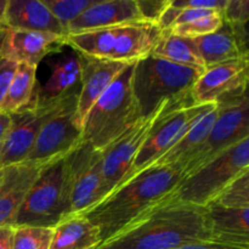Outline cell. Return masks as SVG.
Wrapping results in <instances>:
<instances>
[{"instance_id":"1","label":"cell","mask_w":249,"mask_h":249,"mask_svg":"<svg viewBox=\"0 0 249 249\" xmlns=\"http://www.w3.org/2000/svg\"><path fill=\"white\" fill-rule=\"evenodd\" d=\"M206 241H213L206 208L172 195L97 249H174Z\"/></svg>"},{"instance_id":"2","label":"cell","mask_w":249,"mask_h":249,"mask_svg":"<svg viewBox=\"0 0 249 249\" xmlns=\"http://www.w3.org/2000/svg\"><path fill=\"white\" fill-rule=\"evenodd\" d=\"M182 179L180 170L153 164L134 175L84 215L99 229L102 245L172 196Z\"/></svg>"},{"instance_id":"3","label":"cell","mask_w":249,"mask_h":249,"mask_svg":"<svg viewBox=\"0 0 249 249\" xmlns=\"http://www.w3.org/2000/svg\"><path fill=\"white\" fill-rule=\"evenodd\" d=\"M202 72L151 53L136 61L131 75V90L141 121L194 106L191 91Z\"/></svg>"},{"instance_id":"4","label":"cell","mask_w":249,"mask_h":249,"mask_svg":"<svg viewBox=\"0 0 249 249\" xmlns=\"http://www.w3.org/2000/svg\"><path fill=\"white\" fill-rule=\"evenodd\" d=\"M134 65L129 63L119 73L83 122L82 141L100 152L141 121L131 90Z\"/></svg>"},{"instance_id":"5","label":"cell","mask_w":249,"mask_h":249,"mask_svg":"<svg viewBox=\"0 0 249 249\" xmlns=\"http://www.w3.org/2000/svg\"><path fill=\"white\" fill-rule=\"evenodd\" d=\"M162 32L157 24L133 22L72 34L66 38V44L89 57L131 63L150 55Z\"/></svg>"},{"instance_id":"6","label":"cell","mask_w":249,"mask_h":249,"mask_svg":"<svg viewBox=\"0 0 249 249\" xmlns=\"http://www.w3.org/2000/svg\"><path fill=\"white\" fill-rule=\"evenodd\" d=\"M248 169L249 139H246L185 177L173 196L186 203L207 207L226 185Z\"/></svg>"},{"instance_id":"7","label":"cell","mask_w":249,"mask_h":249,"mask_svg":"<svg viewBox=\"0 0 249 249\" xmlns=\"http://www.w3.org/2000/svg\"><path fill=\"white\" fill-rule=\"evenodd\" d=\"M67 215L68 199L62 158L48 163L40 170L19 208L15 228L53 229Z\"/></svg>"},{"instance_id":"8","label":"cell","mask_w":249,"mask_h":249,"mask_svg":"<svg viewBox=\"0 0 249 249\" xmlns=\"http://www.w3.org/2000/svg\"><path fill=\"white\" fill-rule=\"evenodd\" d=\"M63 170L67 216L85 214L107 197L101 172V152L88 142L82 141L63 158Z\"/></svg>"},{"instance_id":"9","label":"cell","mask_w":249,"mask_h":249,"mask_svg":"<svg viewBox=\"0 0 249 249\" xmlns=\"http://www.w3.org/2000/svg\"><path fill=\"white\" fill-rule=\"evenodd\" d=\"M218 116L198 150L181 168L182 177L192 174L228 148L249 139L248 95L216 104Z\"/></svg>"},{"instance_id":"10","label":"cell","mask_w":249,"mask_h":249,"mask_svg":"<svg viewBox=\"0 0 249 249\" xmlns=\"http://www.w3.org/2000/svg\"><path fill=\"white\" fill-rule=\"evenodd\" d=\"M78 97L79 95H72L66 99L60 108L43 124L24 162L48 164L62 160L82 142L83 128L75 116Z\"/></svg>"},{"instance_id":"11","label":"cell","mask_w":249,"mask_h":249,"mask_svg":"<svg viewBox=\"0 0 249 249\" xmlns=\"http://www.w3.org/2000/svg\"><path fill=\"white\" fill-rule=\"evenodd\" d=\"M215 105H194L175 109L165 116H158L136 156L133 175L155 164L186 134L202 114Z\"/></svg>"},{"instance_id":"12","label":"cell","mask_w":249,"mask_h":249,"mask_svg":"<svg viewBox=\"0 0 249 249\" xmlns=\"http://www.w3.org/2000/svg\"><path fill=\"white\" fill-rule=\"evenodd\" d=\"M249 57L226 61L206 68L191 91L194 105L220 104L247 94Z\"/></svg>"},{"instance_id":"13","label":"cell","mask_w":249,"mask_h":249,"mask_svg":"<svg viewBox=\"0 0 249 249\" xmlns=\"http://www.w3.org/2000/svg\"><path fill=\"white\" fill-rule=\"evenodd\" d=\"M158 116L147 121H139L101 151V172L107 196L134 177L133 165L136 156Z\"/></svg>"},{"instance_id":"14","label":"cell","mask_w":249,"mask_h":249,"mask_svg":"<svg viewBox=\"0 0 249 249\" xmlns=\"http://www.w3.org/2000/svg\"><path fill=\"white\" fill-rule=\"evenodd\" d=\"M65 100L50 106H28L10 113L11 126L0 151V168L19 164L27 160L43 124L60 108Z\"/></svg>"},{"instance_id":"15","label":"cell","mask_w":249,"mask_h":249,"mask_svg":"<svg viewBox=\"0 0 249 249\" xmlns=\"http://www.w3.org/2000/svg\"><path fill=\"white\" fill-rule=\"evenodd\" d=\"M68 50L49 60L50 73L45 84L36 88L31 106L44 107L63 101L80 91V56L74 49Z\"/></svg>"},{"instance_id":"16","label":"cell","mask_w":249,"mask_h":249,"mask_svg":"<svg viewBox=\"0 0 249 249\" xmlns=\"http://www.w3.org/2000/svg\"><path fill=\"white\" fill-rule=\"evenodd\" d=\"M66 45V38L44 32L21 31L5 27L0 56L12 62L38 68L43 58Z\"/></svg>"},{"instance_id":"17","label":"cell","mask_w":249,"mask_h":249,"mask_svg":"<svg viewBox=\"0 0 249 249\" xmlns=\"http://www.w3.org/2000/svg\"><path fill=\"white\" fill-rule=\"evenodd\" d=\"M79 56L82 73H80V91L75 116L78 123L83 128V122L88 112L129 63L100 60V58L84 56L82 53H79Z\"/></svg>"},{"instance_id":"18","label":"cell","mask_w":249,"mask_h":249,"mask_svg":"<svg viewBox=\"0 0 249 249\" xmlns=\"http://www.w3.org/2000/svg\"><path fill=\"white\" fill-rule=\"evenodd\" d=\"M45 164L19 163L0 168V226H12L19 208Z\"/></svg>"},{"instance_id":"19","label":"cell","mask_w":249,"mask_h":249,"mask_svg":"<svg viewBox=\"0 0 249 249\" xmlns=\"http://www.w3.org/2000/svg\"><path fill=\"white\" fill-rule=\"evenodd\" d=\"M141 21L136 0H96L95 4L71 22L67 36Z\"/></svg>"},{"instance_id":"20","label":"cell","mask_w":249,"mask_h":249,"mask_svg":"<svg viewBox=\"0 0 249 249\" xmlns=\"http://www.w3.org/2000/svg\"><path fill=\"white\" fill-rule=\"evenodd\" d=\"M2 24L6 28L44 32L67 38V33L41 0H7Z\"/></svg>"},{"instance_id":"21","label":"cell","mask_w":249,"mask_h":249,"mask_svg":"<svg viewBox=\"0 0 249 249\" xmlns=\"http://www.w3.org/2000/svg\"><path fill=\"white\" fill-rule=\"evenodd\" d=\"M204 208L214 242L249 249V208H226L216 203Z\"/></svg>"},{"instance_id":"22","label":"cell","mask_w":249,"mask_h":249,"mask_svg":"<svg viewBox=\"0 0 249 249\" xmlns=\"http://www.w3.org/2000/svg\"><path fill=\"white\" fill-rule=\"evenodd\" d=\"M192 39L196 43L206 68L248 56V49L238 41L235 32L225 21L221 28L214 33Z\"/></svg>"},{"instance_id":"23","label":"cell","mask_w":249,"mask_h":249,"mask_svg":"<svg viewBox=\"0 0 249 249\" xmlns=\"http://www.w3.org/2000/svg\"><path fill=\"white\" fill-rule=\"evenodd\" d=\"M101 245L99 229L84 214L70 215L53 228L50 249H97Z\"/></svg>"},{"instance_id":"24","label":"cell","mask_w":249,"mask_h":249,"mask_svg":"<svg viewBox=\"0 0 249 249\" xmlns=\"http://www.w3.org/2000/svg\"><path fill=\"white\" fill-rule=\"evenodd\" d=\"M216 116H218V106L215 105L209 111L202 114L192 124V126L186 131V134L155 164L173 167L181 172V168L184 167L185 163L192 157V155L198 150L199 146L206 140L214 122H215Z\"/></svg>"},{"instance_id":"25","label":"cell","mask_w":249,"mask_h":249,"mask_svg":"<svg viewBox=\"0 0 249 249\" xmlns=\"http://www.w3.org/2000/svg\"><path fill=\"white\" fill-rule=\"evenodd\" d=\"M151 55L175 65L199 71L206 70L194 39L177 36L169 31L162 32V36L151 51Z\"/></svg>"},{"instance_id":"26","label":"cell","mask_w":249,"mask_h":249,"mask_svg":"<svg viewBox=\"0 0 249 249\" xmlns=\"http://www.w3.org/2000/svg\"><path fill=\"white\" fill-rule=\"evenodd\" d=\"M36 67L18 63L6 95L0 105V111L14 113L31 106L36 94Z\"/></svg>"},{"instance_id":"27","label":"cell","mask_w":249,"mask_h":249,"mask_svg":"<svg viewBox=\"0 0 249 249\" xmlns=\"http://www.w3.org/2000/svg\"><path fill=\"white\" fill-rule=\"evenodd\" d=\"M226 208H249V169L236 177L211 202Z\"/></svg>"},{"instance_id":"28","label":"cell","mask_w":249,"mask_h":249,"mask_svg":"<svg viewBox=\"0 0 249 249\" xmlns=\"http://www.w3.org/2000/svg\"><path fill=\"white\" fill-rule=\"evenodd\" d=\"M53 229L18 226L14 230L12 249H50Z\"/></svg>"},{"instance_id":"29","label":"cell","mask_w":249,"mask_h":249,"mask_svg":"<svg viewBox=\"0 0 249 249\" xmlns=\"http://www.w3.org/2000/svg\"><path fill=\"white\" fill-rule=\"evenodd\" d=\"M56 17L67 33V28L82 12L96 2V0H41Z\"/></svg>"},{"instance_id":"30","label":"cell","mask_w":249,"mask_h":249,"mask_svg":"<svg viewBox=\"0 0 249 249\" xmlns=\"http://www.w3.org/2000/svg\"><path fill=\"white\" fill-rule=\"evenodd\" d=\"M224 23L223 14H213L208 16L201 17L195 21L185 24L174 26L169 29V32L177 36H187V38H198V36H208L221 28Z\"/></svg>"},{"instance_id":"31","label":"cell","mask_w":249,"mask_h":249,"mask_svg":"<svg viewBox=\"0 0 249 249\" xmlns=\"http://www.w3.org/2000/svg\"><path fill=\"white\" fill-rule=\"evenodd\" d=\"M224 21L231 26H247L249 21V1L228 0L223 10Z\"/></svg>"},{"instance_id":"32","label":"cell","mask_w":249,"mask_h":249,"mask_svg":"<svg viewBox=\"0 0 249 249\" xmlns=\"http://www.w3.org/2000/svg\"><path fill=\"white\" fill-rule=\"evenodd\" d=\"M172 0H136L142 21L158 24L160 17L169 7Z\"/></svg>"},{"instance_id":"33","label":"cell","mask_w":249,"mask_h":249,"mask_svg":"<svg viewBox=\"0 0 249 249\" xmlns=\"http://www.w3.org/2000/svg\"><path fill=\"white\" fill-rule=\"evenodd\" d=\"M228 0H172L170 5L179 10L206 9L223 12Z\"/></svg>"},{"instance_id":"34","label":"cell","mask_w":249,"mask_h":249,"mask_svg":"<svg viewBox=\"0 0 249 249\" xmlns=\"http://www.w3.org/2000/svg\"><path fill=\"white\" fill-rule=\"evenodd\" d=\"M17 63L6 58H0V105L6 95L12 77L16 72Z\"/></svg>"},{"instance_id":"35","label":"cell","mask_w":249,"mask_h":249,"mask_svg":"<svg viewBox=\"0 0 249 249\" xmlns=\"http://www.w3.org/2000/svg\"><path fill=\"white\" fill-rule=\"evenodd\" d=\"M174 249H248V248H241V247H235V246L223 245V243L214 242V241H206V242L187 243V245L180 246V247H177Z\"/></svg>"},{"instance_id":"36","label":"cell","mask_w":249,"mask_h":249,"mask_svg":"<svg viewBox=\"0 0 249 249\" xmlns=\"http://www.w3.org/2000/svg\"><path fill=\"white\" fill-rule=\"evenodd\" d=\"M14 230L12 226H0V249H12Z\"/></svg>"},{"instance_id":"37","label":"cell","mask_w":249,"mask_h":249,"mask_svg":"<svg viewBox=\"0 0 249 249\" xmlns=\"http://www.w3.org/2000/svg\"><path fill=\"white\" fill-rule=\"evenodd\" d=\"M11 126V114L0 111V151Z\"/></svg>"},{"instance_id":"38","label":"cell","mask_w":249,"mask_h":249,"mask_svg":"<svg viewBox=\"0 0 249 249\" xmlns=\"http://www.w3.org/2000/svg\"><path fill=\"white\" fill-rule=\"evenodd\" d=\"M6 2H7V0H0V23H2V17H4Z\"/></svg>"},{"instance_id":"39","label":"cell","mask_w":249,"mask_h":249,"mask_svg":"<svg viewBox=\"0 0 249 249\" xmlns=\"http://www.w3.org/2000/svg\"><path fill=\"white\" fill-rule=\"evenodd\" d=\"M5 33V26L2 23H0V50H1V44H2V38H4ZM1 58V56H0Z\"/></svg>"}]
</instances>
